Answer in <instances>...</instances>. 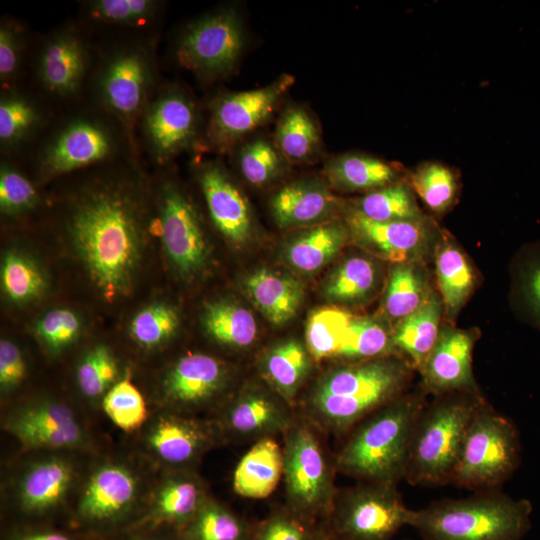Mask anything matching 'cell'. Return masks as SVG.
I'll use <instances>...</instances> for the list:
<instances>
[{
  "label": "cell",
  "instance_id": "obj_1",
  "mask_svg": "<svg viewBox=\"0 0 540 540\" xmlns=\"http://www.w3.org/2000/svg\"><path fill=\"white\" fill-rule=\"evenodd\" d=\"M67 230L93 284L107 301L126 295L141 254L142 201L127 180H99L75 196Z\"/></svg>",
  "mask_w": 540,
  "mask_h": 540
},
{
  "label": "cell",
  "instance_id": "obj_2",
  "mask_svg": "<svg viewBox=\"0 0 540 540\" xmlns=\"http://www.w3.org/2000/svg\"><path fill=\"white\" fill-rule=\"evenodd\" d=\"M427 404L425 392H404L352 429L339 450L338 471L364 482L397 485L404 479L413 433Z\"/></svg>",
  "mask_w": 540,
  "mask_h": 540
},
{
  "label": "cell",
  "instance_id": "obj_3",
  "mask_svg": "<svg viewBox=\"0 0 540 540\" xmlns=\"http://www.w3.org/2000/svg\"><path fill=\"white\" fill-rule=\"evenodd\" d=\"M412 370L399 356L334 368L314 388L308 403L309 415L330 432H345L403 394Z\"/></svg>",
  "mask_w": 540,
  "mask_h": 540
},
{
  "label": "cell",
  "instance_id": "obj_4",
  "mask_svg": "<svg viewBox=\"0 0 540 540\" xmlns=\"http://www.w3.org/2000/svg\"><path fill=\"white\" fill-rule=\"evenodd\" d=\"M530 500L500 489L476 491L410 509L407 526L425 540H522L531 529Z\"/></svg>",
  "mask_w": 540,
  "mask_h": 540
},
{
  "label": "cell",
  "instance_id": "obj_5",
  "mask_svg": "<svg viewBox=\"0 0 540 540\" xmlns=\"http://www.w3.org/2000/svg\"><path fill=\"white\" fill-rule=\"evenodd\" d=\"M479 392L436 396L417 421L404 480L413 486L450 483L467 429L486 404Z\"/></svg>",
  "mask_w": 540,
  "mask_h": 540
},
{
  "label": "cell",
  "instance_id": "obj_6",
  "mask_svg": "<svg viewBox=\"0 0 540 540\" xmlns=\"http://www.w3.org/2000/svg\"><path fill=\"white\" fill-rule=\"evenodd\" d=\"M520 462L517 427L486 403L467 429L450 483L473 492L499 489Z\"/></svg>",
  "mask_w": 540,
  "mask_h": 540
},
{
  "label": "cell",
  "instance_id": "obj_7",
  "mask_svg": "<svg viewBox=\"0 0 540 540\" xmlns=\"http://www.w3.org/2000/svg\"><path fill=\"white\" fill-rule=\"evenodd\" d=\"M409 512L397 485L360 481L336 494L323 523L332 540H391Z\"/></svg>",
  "mask_w": 540,
  "mask_h": 540
},
{
  "label": "cell",
  "instance_id": "obj_8",
  "mask_svg": "<svg viewBox=\"0 0 540 540\" xmlns=\"http://www.w3.org/2000/svg\"><path fill=\"white\" fill-rule=\"evenodd\" d=\"M284 438L287 509L314 523H318L319 518L326 520L336 493L330 467L316 435L307 424L294 421Z\"/></svg>",
  "mask_w": 540,
  "mask_h": 540
},
{
  "label": "cell",
  "instance_id": "obj_9",
  "mask_svg": "<svg viewBox=\"0 0 540 540\" xmlns=\"http://www.w3.org/2000/svg\"><path fill=\"white\" fill-rule=\"evenodd\" d=\"M243 48L238 16L223 10L191 23L181 35L176 56L184 68L204 79H215L235 67Z\"/></svg>",
  "mask_w": 540,
  "mask_h": 540
},
{
  "label": "cell",
  "instance_id": "obj_10",
  "mask_svg": "<svg viewBox=\"0 0 540 540\" xmlns=\"http://www.w3.org/2000/svg\"><path fill=\"white\" fill-rule=\"evenodd\" d=\"M159 205V217L151 222L150 231L162 239L182 277L196 276L207 264L208 247L195 207L173 183L162 186Z\"/></svg>",
  "mask_w": 540,
  "mask_h": 540
},
{
  "label": "cell",
  "instance_id": "obj_11",
  "mask_svg": "<svg viewBox=\"0 0 540 540\" xmlns=\"http://www.w3.org/2000/svg\"><path fill=\"white\" fill-rule=\"evenodd\" d=\"M293 83L294 77L284 74L265 87L218 97L211 108L209 141L220 150L229 148L269 119Z\"/></svg>",
  "mask_w": 540,
  "mask_h": 540
},
{
  "label": "cell",
  "instance_id": "obj_12",
  "mask_svg": "<svg viewBox=\"0 0 540 540\" xmlns=\"http://www.w3.org/2000/svg\"><path fill=\"white\" fill-rule=\"evenodd\" d=\"M153 80L148 52L139 46L117 50L105 62L98 79L101 103L124 124L143 112Z\"/></svg>",
  "mask_w": 540,
  "mask_h": 540
},
{
  "label": "cell",
  "instance_id": "obj_13",
  "mask_svg": "<svg viewBox=\"0 0 540 540\" xmlns=\"http://www.w3.org/2000/svg\"><path fill=\"white\" fill-rule=\"evenodd\" d=\"M116 138L102 121L80 117L66 124L40 154V170L49 177L85 168L109 159Z\"/></svg>",
  "mask_w": 540,
  "mask_h": 540
},
{
  "label": "cell",
  "instance_id": "obj_14",
  "mask_svg": "<svg viewBox=\"0 0 540 540\" xmlns=\"http://www.w3.org/2000/svg\"><path fill=\"white\" fill-rule=\"evenodd\" d=\"M142 113L144 140L152 156L160 163L187 149L196 136V108L178 89L163 91L147 103Z\"/></svg>",
  "mask_w": 540,
  "mask_h": 540
},
{
  "label": "cell",
  "instance_id": "obj_15",
  "mask_svg": "<svg viewBox=\"0 0 540 540\" xmlns=\"http://www.w3.org/2000/svg\"><path fill=\"white\" fill-rule=\"evenodd\" d=\"M228 381L229 370L222 361L204 353H189L166 371L160 396L177 412L195 410L216 399Z\"/></svg>",
  "mask_w": 540,
  "mask_h": 540
},
{
  "label": "cell",
  "instance_id": "obj_16",
  "mask_svg": "<svg viewBox=\"0 0 540 540\" xmlns=\"http://www.w3.org/2000/svg\"><path fill=\"white\" fill-rule=\"evenodd\" d=\"M7 430L25 447L62 450L81 447L84 430L65 404L46 400L28 405L6 421Z\"/></svg>",
  "mask_w": 540,
  "mask_h": 540
},
{
  "label": "cell",
  "instance_id": "obj_17",
  "mask_svg": "<svg viewBox=\"0 0 540 540\" xmlns=\"http://www.w3.org/2000/svg\"><path fill=\"white\" fill-rule=\"evenodd\" d=\"M475 337L459 329L443 328L419 371L423 391L435 397L458 392H479L472 369Z\"/></svg>",
  "mask_w": 540,
  "mask_h": 540
},
{
  "label": "cell",
  "instance_id": "obj_18",
  "mask_svg": "<svg viewBox=\"0 0 540 540\" xmlns=\"http://www.w3.org/2000/svg\"><path fill=\"white\" fill-rule=\"evenodd\" d=\"M198 181L216 228L235 246L246 245L255 227L250 206L239 188L213 162L203 163L199 168Z\"/></svg>",
  "mask_w": 540,
  "mask_h": 540
},
{
  "label": "cell",
  "instance_id": "obj_19",
  "mask_svg": "<svg viewBox=\"0 0 540 540\" xmlns=\"http://www.w3.org/2000/svg\"><path fill=\"white\" fill-rule=\"evenodd\" d=\"M289 405L275 392L247 388L227 405L221 424L231 435L244 439L284 434L294 422Z\"/></svg>",
  "mask_w": 540,
  "mask_h": 540
},
{
  "label": "cell",
  "instance_id": "obj_20",
  "mask_svg": "<svg viewBox=\"0 0 540 540\" xmlns=\"http://www.w3.org/2000/svg\"><path fill=\"white\" fill-rule=\"evenodd\" d=\"M139 494L137 475L120 462H105L88 477L80 494L79 515L90 522H106L126 513Z\"/></svg>",
  "mask_w": 540,
  "mask_h": 540
},
{
  "label": "cell",
  "instance_id": "obj_21",
  "mask_svg": "<svg viewBox=\"0 0 540 540\" xmlns=\"http://www.w3.org/2000/svg\"><path fill=\"white\" fill-rule=\"evenodd\" d=\"M213 442L212 430L180 413L157 417L145 435L147 450L160 463L183 468L196 462Z\"/></svg>",
  "mask_w": 540,
  "mask_h": 540
},
{
  "label": "cell",
  "instance_id": "obj_22",
  "mask_svg": "<svg viewBox=\"0 0 540 540\" xmlns=\"http://www.w3.org/2000/svg\"><path fill=\"white\" fill-rule=\"evenodd\" d=\"M350 234L367 250L388 261L403 263L414 258L426 244L424 219L376 222L350 211L346 222Z\"/></svg>",
  "mask_w": 540,
  "mask_h": 540
},
{
  "label": "cell",
  "instance_id": "obj_23",
  "mask_svg": "<svg viewBox=\"0 0 540 540\" xmlns=\"http://www.w3.org/2000/svg\"><path fill=\"white\" fill-rule=\"evenodd\" d=\"M339 206L329 187L317 179L291 182L276 192L271 200L273 217L282 228L330 221Z\"/></svg>",
  "mask_w": 540,
  "mask_h": 540
},
{
  "label": "cell",
  "instance_id": "obj_24",
  "mask_svg": "<svg viewBox=\"0 0 540 540\" xmlns=\"http://www.w3.org/2000/svg\"><path fill=\"white\" fill-rule=\"evenodd\" d=\"M88 54L76 32L65 30L50 38L39 58V77L51 94L69 97L79 90L87 68Z\"/></svg>",
  "mask_w": 540,
  "mask_h": 540
},
{
  "label": "cell",
  "instance_id": "obj_25",
  "mask_svg": "<svg viewBox=\"0 0 540 540\" xmlns=\"http://www.w3.org/2000/svg\"><path fill=\"white\" fill-rule=\"evenodd\" d=\"M75 472L63 458L49 457L32 463L21 475L17 497L29 512L39 513L60 504L72 487Z\"/></svg>",
  "mask_w": 540,
  "mask_h": 540
},
{
  "label": "cell",
  "instance_id": "obj_26",
  "mask_svg": "<svg viewBox=\"0 0 540 540\" xmlns=\"http://www.w3.org/2000/svg\"><path fill=\"white\" fill-rule=\"evenodd\" d=\"M283 449L273 437L256 440L233 473V489L243 498L269 497L283 478Z\"/></svg>",
  "mask_w": 540,
  "mask_h": 540
},
{
  "label": "cell",
  "instance_id": "obj_27",
  "mask_svg": "<svg viewBox=\"0 0 540 540\" xmlns=\"http://www.w3.org/2000/svg\"><path fill=\"white\" fill-rule=\"evenodd\" d=\"M244 285L259 311L277 326L296 315L304 298V287L300 281L267 269L252 272Z\"/></svg>",
  "mask_w": 540,
  "mask_h": 540
},
{
  "label": "cell",
  "instance_id": "obj_28",
  "mask_svg": "<svg viewBox=\"0 0 540 540\" xmlns=\"http://www.w3.org/2000/svg\"><path fill=\"white\" fill-rule=\"evenodd\" d=\"M442 303L431 292L425 303L415 312L398 321L392 332L398 355L417 371L423 367L440 335Z\"/></svg>",
  "mask_w": 540,
  "mask_h": 540
},
{
  "label": "cell",
  "instance_id": "obj_29",
  "mask_svg": "<svg viewBox=\"0 0 540 540\" xmlns=\"http://www.w3.org/2000/svg\"><path fill=\"white\" fill-rule=\"evenodd\" d=\"M311 357L296 340L277 343L263 355L261 374L271 390L291 405L310 373Z\"/></svg>",
  "mask_w": 540,
  "mask_h": 540
},
{
  "label": "cell",
  "instance_id": "obj_30",
  "mask_svg": "<svg viewBox=\"0 0 540 540\" xmlns=\"http://www.w3.org/2000/svg\"><path fill=\"white\" fill-rule=\"evenodd\" d=\"M349 233L347 224L336 220L314 225L288 243L286 261L300 272L318 271L340 252Z\"/></svg>",
  "mask_w": 540,
  "mask_h": 540
},
{
  "label": "cell",
  "instance_id": "obj_31",
  "mask_svg": "<svg viewBox=\"0 0 540 540\" xmlns=\"http://www.w3.org/2000/svg\"><path fill=\"white\" fill-rule=\"evenodd\" d=\"M325 174L336 189L371 192L398 181L399 171L379 158L350 153L332 159Z\"/></svg>",
  "mask_w": 540,
  "mask_h": 540
},
{
  "label": "cell",
  "instance_id": "obj_32",
  "mask_svg": "<svg viewBox=\"0 0 540 540\" xmlns=\"http://www.w3.org/2000/svg\"><path fill=\"white\" fill-rule=\"evenodd\" d=\"M435 269L442 303L448 316L453 318L475 285L473 269L465 254L447 237L436 249Z\"/></svg>",
  "mask_w": 540,
  "mask_h": 540
},
{
  "label": "cell",
  "instance_id": "obj_33",
  "mask_svg": "<svg viewBox=\"0 0 540 540\" xmlns=\"http://www.w3.org/2000/svg\"><path fill=\"white\" fill-rule=\"evenodd\" d=\"M202 323L214 341L227 347L247 348L257 337V323L252 313L232 301L218 300L207 304Z\"/></svg>",
  "mask_w": 540,
  "mask_h": 540
},
{
  "label": "cell",
  "instance_id": "obj_34",
  "mask_svg": "<svg viewBox=\"0 0 540 540\" xmlns=\"http://www.w3.org/2000/svg\"><path fill=\"white\" fill-rule=\"evenodd\" d=\"M207 498L197 477L177 473L158 487L153 501V513L158 519L185 526Z\"/></svg>",
  "mask_w": 540,
  "mask_h": 540
},
{
  "label": "cell",
  "instance_id": "obj_35",
  "mask_svg": "<svg viewBox=\"0 0 540 540\" xmlns=\"http://www.w3.org/2000/svg\"><path fill=\"white\" fill-rule=\"evenodd\" d=\"M253 528L231 509L207 497L184 526V540H252Z\"/></svg>",
  "mask_w": 540,
  "mask_h": 540
},
{
  "label": "cell",
  "instance_id": "obj_36",
  "mask_svg": "<svg viewBox=\"0 0 540 540\" xmlns=\"http://www.w3.org/2000/svg\"><path fill=\"white\" fill-rule=\"evenodd\" d=\"M352 210L376 222L424 219L411 186L401 181L367 193L354 202Z\"/></svg>",
  "mask_w": 540,
  "mask_h": 540
},
{
  "label": "cell",
  "instance_id": "obj_37",
  "mask_svg": "<svg viewBox=\"0 0 540 540\" xmlns=\"http://www.w3.org/2000/svg\"><path fill=\"white\" fill-rule=\"evenodd\" d=\"M378 278V268L371 259L352 256L344 260L328 277L324 294L334 302L358 303L373 293Z\"/></svg>",
  "mask_w": 540,
  "mask_h": 540
},
{
  "label": "cell",
  "instance_id": "obj_38",
  "mask_svg": "<svg viewBox=\"0 0 540 540\" xmlns=\"http://www.w3.org/2000/svg\"><path fill=\"white\" fill-rule=\"evenodd\" d=\"M430 294L425 277L415 264L397 263L389 276L384 311L388 317L400 321L418 310Z\"/></svg>",
  "mask_w": 540,
  "mask_h": 540
},
{
  "label": "cell",
  "instance_id": "obj_39",
  "mask_svg": "<svg viewBox=\"0 0 540 540\" xmlns=\"http://www.w3.org/2000/svg\"><path fill=\"white\" fill-rule=\"evenodd\" d=\"M388 356H399L392 333L373 318L352 317L336 357L358 362Z\"/></svg>",
  "mask_w": 540,
  "mask_h": 540
},
{
  "label": "cell",
  "instance_id": "obj_40",
  "mask_svg": "<svg viewBox=\"0 0 540 540\" xmlns=\"http://www.w3.org/2000/svg\"><path fill=\"white\" fill-rule=\"evenodd\" d=\"M275 141L279 152L291 161H305L319 149V130L302 107L291 106L281 115Z\"/></svg>",
  "mask_w": 540,
  "mask_h": 540
},
{
  "label": "cell",
  "instance_id": "obj_41",
  "mask_svg": "<svg viewBox=\"0 0 540 540\" xmlns=\"http://www.w3.org/2000/svg\"><path fill=\"white\" fill-rule=\"evenodd\" d=\"M1 285L11 301L22 304L37 299L47 283L33 260L20 252L9 251L2 260Z\"/></svg>",
  "mask_w": 540,
  "mask_h": 540
},
{
  "label": "cell",
  "instance_id": "obj_42",
  "mask_svg": "<svg viewBox=\"0 0 540 540\" xmlns=\"http://www.w3.org/2000/svg\"><path fill=\"white\" fill-rule=\"evenodd\" d=\"M514 299L525 319L540 330V242L524 248L515 262Z\"/></svg>",
  "mask_w": 540,
  "mask_h": 540
},
{
  "label": "cell",
  "instance_id": "obj_43",
  "mask_svg": "<svg viewBox=\"0 0 540 540\" xmlns=\"http://www.w3.org/2000/svg\"><path fill=\"white\" fill-rule=\"evenodd\" d=\"M412 190L434 213H444L454 202L457 182L453 171L439 162H425L410 176Z\"/></svg>",
  "mask_w": 540,
  "mask_h": 540
},
{
  "label": "cell",
  "instance_id": "obj_44",
  "mask_svg": "<svg viewBox=\"0 0 540 540\" xmlns=\"http://www.w3.org/2000/svg\"><path fill=\"white\" fill-rule=\"evenodd\" d=\"M352 316L336 308L315 311L306 326V347L315 359L336 357Z\"/></svg>",
  "mask_w": 540,
  "mask_h": 540
},
{
  "label": "cell",
  "instance_id": "obj_45",
  "mask_svg": "<svg viewBox=\"0 0 540 540\" xmlns=\"http://www.w3.org/2000/svg\"><path fill=\"white\" fill-rule=\"evenodd\" d=\"M102 408L117 427L127 432L140 428L148 418L144 397L129 377L117 381L107 391Z\"/></svg>",
  "mask_w": 540,
  "mask_h": 540
},
{
  "label": "cell",
  "instance_id": "obj_46",
  "mask_svg": "<svg viewBox=\"0 0 540 540\" xmlns=\"http://www.w3.org/2000/svg\"><path fill=\"white\" fill-rule=\"evenodd\" d=\"M119 375L117 360L104 345H97L86 352L76 370L77 385L84 396L102 397L116 383Z\"/></svg>",
  "mask_w": 540,
  "mask_h": 540
},
{
  "label": "cell",
  "instance_id": "obj_47",
  "mask_svg": "<svg viewBox=\"0 0 540 540\" xmlns=\"http://www.w3.org/2000/svg\"><path fill=\"white\" fill-rule=\"evenodd\" d=\"M180 320L176 310L165 303H155L140 310L132 319L129 332L139 346L156 348L177 332Z\"/></svg>",
  "mask_w": 540,
  "mask_h": 540
},
{
  "label": "cell",
  "instance_id": "obj_48",
  "mask_svg": "<svg viewBox=\"0 0 540 540\" xmlns=\"http://www.w3.org/2000/svg\"><path fill=\"white\" fill-rule=\"evenodd\" d=\"M41 115L33 102L18 94H6L0 101V141L2 147H13L36 130Z\"/></svg>",
  "mask_w": 540,
  "mask_h": 540
},
{
  "label": "cell",
  "instance_id": "obj_49",
  "mask_svg": "<svg viewBox=\"0 0 540 540\" xmlns=\"http://www.w3.org/2000/svg\"><path fill=\"white\" fill-rule=\"evenodd\" d=\"M281 155L267 140L256 139L242 147L238 158L240 171L251 185H267L281 173Z\"/></svg>",
  "mask_w": 540,
  "mask_h": 540
},
{
  "label": "cell",
  "instance_id": "obj_50",
  "mask_svg": "<svg viewBox=\"0 0 540 540\" xmlns=\"http://www.w3.org/2000/svg\"><path fill=\"white\" fill-rule=\"evenodd\" d=\"M93 20L116 25H141L153 18L158 3L151 0H96L88 3Z\"/></svg>",
  "mask_w": 540,
  "mask_h": 540
},
{
  "label": "cell",
  "instance_id": "obj_51",
  "mask_svg": "<svg viewBox=\"0 0 540 540\" xmlns=\"http://www.w3.org/2000/svg\"><path fill=\"white\" fill-rule=\"evenodd\" d=\"M321 525L286 508L272 513L255 525L252 540H315Z\"/></svg>",
  "mask_w": 540,
  "mask_h": 540
},
{
  "label": "cell",
  "instance_id": "obj_52",
  "mask_svg": "<svg viewBox=\"0 0 540 540\" xmlns=\"http://www.w3.org/2000/svg\"><path fill=\"white\" fill-rule=\"evenodd\" d=\"M80 329L78 315L67 308H55L46 312L35 325L37 337L51 353H59L72 344Z\"/></svg>",
  "mask_w": 540,
  "mask_h": 540
},
{
  "label": "cell",
  "instance_id": "obj_53",
  "mask_svg": "<svg viewBox=\"0 0 540 540\" xmlns=\"http://www.w3.org/2000/svg\"><path fill=\"white\" fill-rule=\"evenodd\" d=\"M38 201L33 184L16 169L2 164L0 170V208L6 215H19L32 209Z\"/></svg>",
  "mask_w": 540,
  "mask_h": 540
},
{
  "label": "cell",
  "instance_id": "obj_54",
  "mask_svg": "<svg viewBox=\"0 0 540 540\" xmlns=\"http://www.w3.org/2000/svg\"><path fill=\"white\" fill-rule=\"evenodd\" d=\"M23 52V37L20 28L8 21L0 26V79L5 84L17 74Z\"/></svg>",
  "mask_w": 540,
  "mask_h": 540
},
{
  "label": "cell",
  "instance_id": "obj_55",
  "mask_svg": "<svg viewBox=\"0 0 540 540\" xmlns=\"http://www.w3.org/2000/svg\"><path fill=\"white\" fill-rule=\"evenodd\" d=\"M26 362L20 348L13 342L2 339L0 342V386L8 392L24 380Z\"/></svg>",
  "mask_w": 540,
  "mask_h": 540
},
{
  "label": "cell",
  "instance_id": "obj_56",
  "mask_svg": "<svg viewBox=\"0 0 540 540\" xmlns=\"http://www.w3.org/2000/svg\"><path fill=\"white\" fill-rule=\"evenodd\" d=\"M17 540H71L67 536L59 533H37L25 535Z\"/></svg>",
  "mask_w": 540,
  "mask_h": 540
},
{
  "label": "cell",
  "instance_id": "obj_57",
  "mask_svg": "<svg viewBox=\"0 0 540 540\" xmlns=\"http://www.w3.org/2000/svg\"><path fill=\"white\" fill-rule=\"evenodd\" d=\"M315 540H332L323 522Z\"/></svg>",
  "mask_w": 540,
  "mask_h": 540
},
{
  "label": "cell",
  "instance_id": "obj_58",
  "mask_svg": "<svg viewBox=\"0 0 540 540\" xmlns=\"http://www.w3.org/2000/svg\"><path fill=\"white\" fill-rule=\"evenodd\" d=\"M332 539V538H331Z\"/></svg>",
  "mask_w": 540,
  "mask_h": 540
}]
</instances>
